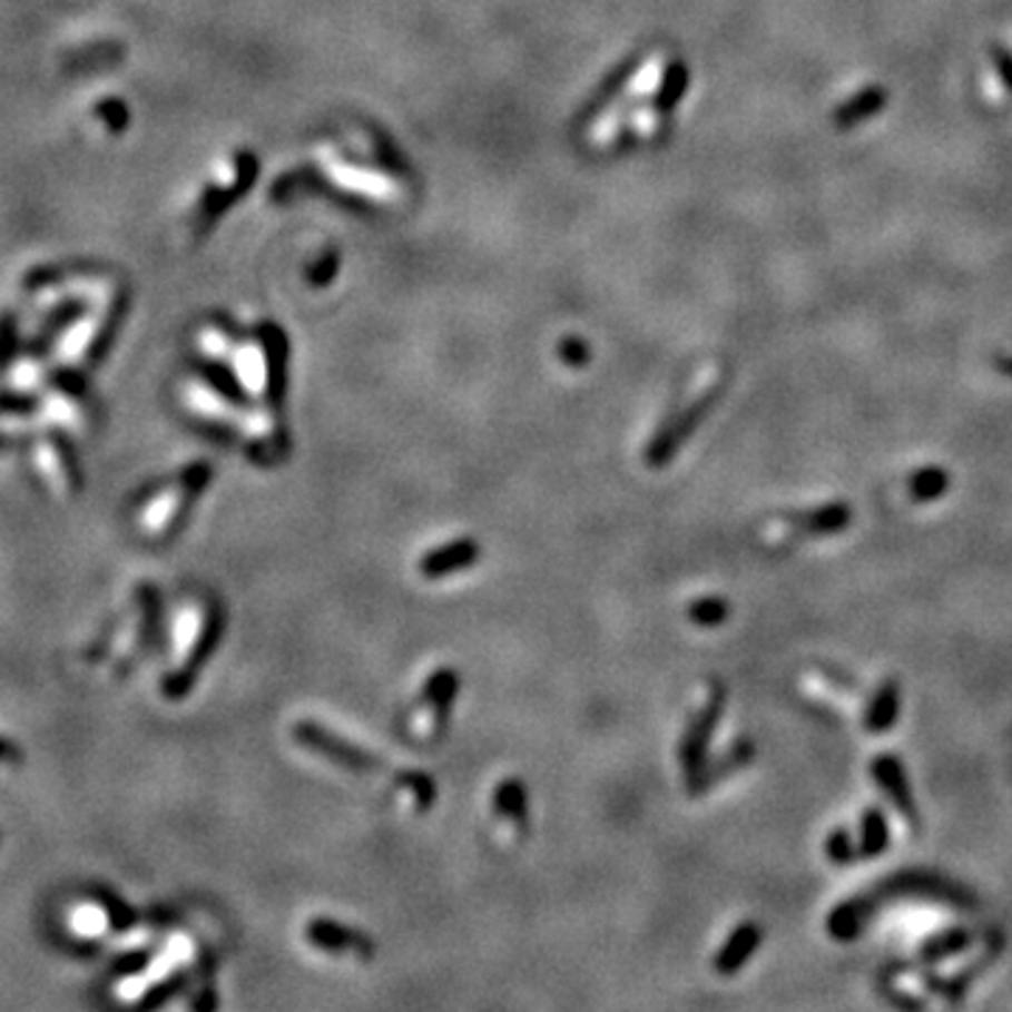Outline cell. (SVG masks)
I'll return each mask as SVG.
<instances>
[{"instance_id": "6da1fadb", "label": "cell", "mask_w": 1012, "mask_h": 1012, "mask_svg": "<svg viewBox=\"0 0 1012 1012\" xmlns=\"http://www.w3.org/2000/svg\"><path fill=\"white\" fill-rule=\"evenodd\" d=\"M225 628H228V610L223 608V602L212 599L206 608V616H203L200 633H197L195 645H191L189 656H186L184 667L173 669V672L164 678V695L169 700H184L186 695L195 689L197 675L206 669V664L212 661V656L217 652V647L223 645Z\"/></svg>"}, {"instance_id": "7a4b0ae2", "label": "cell", "mask_w": 1012, "mask_h": 1012, "mask_svg": "<svg viewBox=\"0 0 1012 1012\" xmlns=\"http://www.w3.org/2000/svg\"><path fill=\"white\" fill-rule=\"evenodd\" d=\"M293 740H296L302 748H307V751H313V754H318V757L335 763L337 768L352 770V774L372 776V774H383L385 770L383 759L374 757V754L366 751V748L350 743L346 737L335 735V731H330V728L321 726V723H315V720H298L296 726H293Z\"/></svg>"}, {"instance_id": "3957f363", "label": "cell", "mask_w": 1012, "mask_h": 1012, "mask_svg": "<svg viewBox=\"0 0 1012 1012\" xmlns=\"http://www.w3.org/2000/svg\"><path fill=\"white\" fill-rule=\"evenodd\" d=\"M717 400V389H709L706 394H700L698 400L687 405L684 411H675L667 422L661 425V431L650 439L645 450V462L650 468H664L669 459L681 450V444L687 442L689 436L695 433V428L706 420V414L711 411V403Z\"/></svg>"}, {"instance_id": "277c9868", "label": "cell", "mask_w": 1012, "mask_h": 1012, "mask_svg": "<svg viewBox=\"0 0 1012 1012\" xmlns=\"http://www.w3.org/2000/svg\"><path fill=\"white\" fill-rule=\"evenodd\" d=\"M723 711H726V687H715L711 689L709 700L700 706L698 715L689 720L687 731L681 737V746H678V759L684 765V774L698 768L700 763L709 754V743L715 737L717 726L723 720Z\"/></svg>"}, {"instance_id": "5b68a950", "label": "cell", "mask_w": 1012, "mask_h": 1012, "mask_svg": "<svg viewBox=\"0 0 1012 1012\" xmlns=\"http://www.w3.org/2000/svg\"><path fill=\"white\" fill-rule=\"evenodd\" d=\"M304 936L313 947L324 953H355L363 960L374 956V940L361 929H350V925L337 923L330 917H313L304 925Z\"/></svg>"}, {"instance_id": "8992f818", "label": "cell", "mask_w": 1012, "mask_h": 1012, "mask_svg": "<svg viewBox=\"0 0 1012 1012\" xmlns=\"http://www.w3.org/2000/svg\"><path fill=\"white\" fill-rule=\"evenodd\" d=\"M481 560V543L475 538H459L450 543L436 546V549L425 551L416 562V569L425 580H444L450 574L473 569L475 562Z\"/></svg>"}, {"instance_id": "52a82bcc", "label": "cell", "mask_w": 1012, "mask_h": 1012, "mask_svg": "<svg viewBox=\"0 0 1012 1012\" xmlns=\"http://www.w3.org/2000/svg\"><path fill=\"white\" fill-rule=\"evenodd\" d=\"M754 754H757V748H754L751 737H740V740H735L731 746H728V751L723 754V757H715V759L706 757L698 768L689 770L687 774L689 794L700 796V794H706V790H711L717 782L728 779V776L735 774V770L746 768V765L754 759Z\"/></svg>"}, {"instance_id": "ba28073f", "label": "cell", "mask_w": 1012, "mask_h": 1012, "mask_svg": "<svg viewBox=\"0 0 1012 1012\" xmlns=\"http://www.w3.org/2000/svg\"><path fill=\"white\" fill-rule=\"evenodd\" d=\"M212 484V464L208 462H195L180 473V495L178 503H175L173 515L166 521L164 527V540H173L184 532L186 521H189L191 510H195V503L200 501V495L206 492V487Z\"/></svg>"}, {"instance_id": "9c48e42d", "label": "cell", "mask_w": 1012, "mask_h": 1012, "mask_svg": "<svg viewBox=\"0 0 1012 1012\" xmlns=\"http://www.w3.org/2000/svg\"><path fill=\"white\" fill-rule=\"evenodd\" d=\"M759 945H763V929L754 920H746V923H740L728 934L726 945L715 953L711 967L720 976H735V973H740L748 965V960L757 953Z\"/></svg>"}, {"instance_id": "30bf717a", "label": "cell", "mask_w": 1012, "mask_h": 1012, "mask_svg": "<svg viewBox=\"0 0 1012 1012\" xmlns=\"http://www.w3.org/2000/svg\"><path fill=\"white\" fill-rule=\"evenodd\" d=\"M459 687H462V678H459V669H453V667H439L436 672L428 678L425 687H422V704L431 706L433 709L439 731L448 726L450 715H453V706H456V698H459Z\"/></svg>"}, {"instance_id": "8fae6325", "label": "cell", "mask_w": 1012, "mask_h": 1012, "mask_svg": "<svg viewBox=\"0 0 1012 1012\" xmlns=\"http://www.w3.org/2000/svg\"><path fill=\"white\" fill-rule=\"evenodd\" d=\"M138 605H141V622H138V652L149 656V650L160 645V633H164V602H160V591L153 582H141L136 591Z\"/></svg>"}, {"instance_id": "7c38bea8", "label": "cell", "mask_w": 1012, "mask_h": 1012, "mask_svg": "<svg viewBox=\"0 0 1012 1012\" xmlns=\"http://www.w3.org/2000/svg\"><path fill=\"white\" fill-rule=\"evenodd\" d=\"M492 807L501 818L512 822L515 827H523L529 822V790L527 782L518 776H507L498 782L495 794H492Z\"/></svg>"}, {"instance_id": "4fadbf2b", "label": "cell", "mask_w": 1012, "mask_h": 1012, "mask_svg": "<svg viewBox=\"0 0 1012 1012\" xmlns=\"http://www.w3.org/2000/svg\"><path fill=\"white\" fill-rule=\"evenodd\" d=\"M853 523V512L847 503H824L818 510L805 512L799 518H790V527H796L805 534H838Z\"/></svg>"}, {"instance_id": "5bb4252c", "label": "cell", "mask_w": 1012, "mask_h": 1012, "mask_svg": "<svg viewBox=\"0 0 1012 1012\" xmlns=\"http://www.w3.org/2000/svg\"><path fill=\"white\" fill-rule=\"evenodd\" d=\"M88 894L96 906L101 908V914H105V923L110 925L116 934H127V931H132L141 923V914H138L119 892H112V888L107 886H90Z\"/></svg>"}, {"instance_id": "9a60e30c", "label": "cell", "mask_w": 1012, "mask_h": 1012, "mask_svg": "<svg viewBox=\"0 0 1012 1012\" xmlns=\"http://www.w3.org/2000/svg\"><path fill=\"white\" fill-rule=\"evenodd\" d=\"M872 776H875V779L883 785V790H886V794L892 796V802L897 805L900 813H906V816H908V813L914 810V802H912V794H908L906 776H903V768H900L897 759H894V757L872 759Z\"/></svg>"}, {"instance_id": "2e32d148", "label": "cell", "mask_w": 1012, "mask_h": 1012, "mask_svg": "<svg viewBox=\"0 0 1012 1012\" xmlns=\"http://www.w3.org/2000/svg\"><path fill=\"white\" fill-rule=\"evenodd\" d=\"M866 914H869V903H866V900H847V903H841L835 912H829L827 931L835 940H853V936L864 929Z\"/></svg>"}, {"instance_id": "e0dca14e", "label": "cell", "mask_w": 1012, "mask_h": 1012, "mask_svg": "<svg viewBox=\"0 0 1012 1012\" xmlns=\"http://www.w3.org/2000/svg\"><path fill=\"white\" fill-rule=\"evenodd\" d=\"M883 105H886V90L866 88L864 94L853 96L847 105L838 107V116H835V121H838L841 127H855V125H861V121L872 119L875 112H881Z\"/></svg>"}, {"instance_id": "ac0fdd59", "label": "cell", "mask_w": 1012, "mask_h": 1012, "mask_svg": "<svg viewBox=\"0 0 1012 1012\" xmlns=\"http://www.w3.org/2000/svg\"><path fill=\"white\" fill-rule=\"evenodd\" d=\"M888 847V824L877 807H866L864 818H861V844L858 855L864 858H875L883 849Z\"/></svg>"}, {"instance_id": "d6986e66", "label": "cell", "mask_w": 1012, "mask_h": 1012, "mask_svg": "<svg viewBox=\"0 0 1012 1012\" xmlns=\"http://www.w3.org/2000/svg\"><path fill=\"white\" fill-rule=\"evenodd\" d=\"M897 709H900L897 689H894V684H886V687L875 695V700L869 704V709H866V720H864L866 731L877 735V731H886V728H892L894 717H897Z\"/></svg>"}, {"instance_id": "ffe728a7", "label": "cell", "mask_w": 1012, "mask_h": 1012, "mask_svg": "<svg viewBox=\"0 0 1012 1012\" xmlns=\"http://www.w3.org/2000/svg\"><path fill=\"white\" fill-rule=\"evenodd\" d=\"M731 616V605L726 597H698L687 605V619L698 628H720Z\"/></svg>"}, {"instance_id": "44dd1931", "label": "cell", "mask_w": 1012, "mask_h": 1012, "mask_svg": "<svg viewBox=\"0 0 1012 1012\" xmlns=\"http://www.w3.org/2000/svg\"><path fill=\"white\" fill-rule=\"evenodd\" d=\"M189 982H191V973L189 971L173 973V976H166L164 982L153 984V988H149L147 993H144L141 999L136 1001V1006H138V1010H155V1006L169 1004V1001H173L175 995H180L186 988H189Z\"/></svg>"}, {"instance_id": "7402d4cb", "label": "cell", "mask_w": 1012, "mask_h": 1012, "mask_svg": "<svg viewBox=\"0 0 1012 1012\" xmlns=\"http://www.w3.org/2000/svg\"><path fill=\"white\" fill-rule=\"evenodd\" d=\"M155 953L149 947H136V951H125L121 956H116L110 965V973L116 979H136L141 973H147L153 967Z\"/></svg>"}, {"instance_id": "603a6c76", "label": "cell", "mask_w": 1012, "mask_h": 1012, "mask_svg": "<svg viewBox=\"0 0 1012 1012\" xmlns=\"http://www.w3.org/2000/svg\"><path fill=\"white\" fill-rule=\"evenodd\" d=\"M947 490V473L940 468L920 470L912 479V498L914 501H936Z\"/></svg>"}, {"instance_id": "cb8c5ba5", "label": "cell", "mask_w": 1012, "mask_h": 1012, "mask_svg": "<svg viewBox=\"0 0 1012 1012\" xmlns=\"http://www.w3.org/2000/svg\"><path fill=\"white\" fill-rule=\"evenodd\" d=\"M824 853H827V858L833 861V864H838V866L853 864V861L858 858V849H855L853 833H849V829H844V827L833 829V833L827 835V841H824Z\"/></svg>"}, {"instance_id": "d4e9b609", "label": "cell", "mask_w": 1012, "mask_h": 1012, "mask_svg": "<svg viewBox=\"0 0 1012 1012\" xmlns=\"http://www.w3.org/2000/svg\"><path fill=\"white\" fill-rule=\"evenodd\" d=\"M888 988H892L903 1001H929V995L934 993L931 984L925 982L920 973H894V976L888 979Z\"/></svg>"}, {"instance_id": "484cf974", "label": "cell", "mask_w": 1012, "mask_h": 1012, "mask_svg": "<svg viewBox=\"0 0 1012 1012\" xmlns=\"http://www.w3.org/2000/svg\"><path fill=\"white\" fill-rule=\"evenodd\" d=\"M397 782L400 785L409 787L411 794H414L416 807H420V810H428V807L433 805V799H436V782H433V776L422 774V770H409V774H400Z\"/></svg>"}, {"instance_id": "4316f807", "label": "cell", "mask_w": 1012, "mask_h": 1012, "mask_svg": "<svg viewBox=\"0 0 1012 1012\" xmlns=\"http://www.w3.org/2000/svg\"><path fill=\"white\" fill-rule=\"evenodd\" d=\"M53 450H57V459L62 464V473H66V481L71 484L73 492H82L85 479H82V468H79V459L73 456V448L68 439L53 436Z\"/></svg>"}, {"instance_id": "83f0119b", "label": "cell", "mask_w": 1012, "mask_h": 1012, "mask_svg": "<svg viewBox=\"0 0 1012 1012\" xmlns=\"http://www.w3.org/2000/svg\"><path fill=\"white\" fill-rule=\"evenodd\" d=\"M990 77H993V82H999L1001 88H1004V96H1012V53L995 48Z\"/></svg>"}, {"instance_id": "f1b7e54d", "label": "cell", "mask_w": 1012, "mask_h": 1012, "mask_svg": "<svg viewBox=\"0 0 1012 1012\" xmlns=\"http://www.w3.org/2000/svg\"><path fill=\"white\" fill-rule=\"evenodd\" d=\"M560 357L566 363H571V366H586V363H588V346L582 344V341H577V337H569V341H562Z\"/></svg>"}, {"instance_id": "f546056e", "label": "cell", "mask_w": 1012, "mask_h": 1012, "mask_svg": "<svg viewBox=\"0 0 1012 1012\" xmlns=\"http://www.w3.org/2000/svg\"><path fill=\"white\" fill-rule=\"evenodd\" d=\"M23 759V751L18 748V743L12 737L0 735V763H20Z\"/></svg>"}, {"instance_id": "4dcf8cb0", "label": "cell", "mask_w": 1012, "mask_h": 1012, "mask_svg": "<svg viewBox=\"0 0 1012 1012\" xmlns=\"http://www.w3.org/2000/svg\"><path fill=\"white\" fill-rule=\"evenodd\" d=\"M214 1006H217V995H214L212 988L200 990V995H197V999L191 1001V1010L208 1012V1010H214Z\"/></svg>"}, {"instance_id": "1f68e13d", "label": "cell", "mask_w": 1012, "mask_h": 1012, "mask_svg": "<svg viewBox=\"0 0 1012 1012\" xmlns=\"http://www.w3.org/2000/svg\"><path fill=\"white\" fill-rule=\"evenodd\" d=\"M1001 369H1004L1006 374H1012V357H1010V363H1001Z\"/></svg>"}]
</instances>
